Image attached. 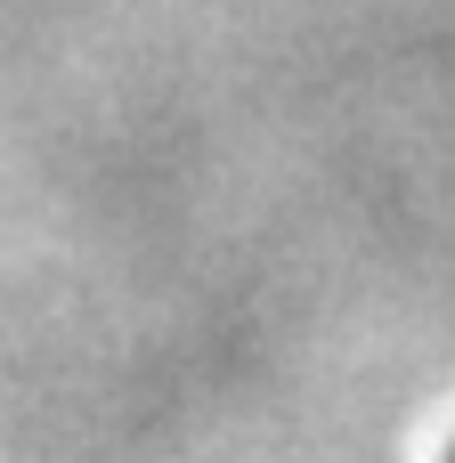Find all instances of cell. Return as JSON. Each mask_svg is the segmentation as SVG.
I'll list each match as a JSON object with an SVG mask.
<instances>
[{"mask_svg":"<svg viewBox=\"0 0 455 463\" xmlns=\"http://www.w3.org/2000/svg\"><path fill=\"white\" fill-rule=\"evenodd\" d=\"M448 463H455V456H448Z\"/></svg>","mask_w":455,"mask_h":463,"instance_id":"1","label":"cell"}]
</instances>
